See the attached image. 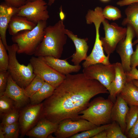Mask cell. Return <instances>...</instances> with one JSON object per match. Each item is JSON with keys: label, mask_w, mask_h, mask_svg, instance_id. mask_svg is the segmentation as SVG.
<instances>
[{"label": "cell", "mask_w": 138, "mask_h": 138, "mask_svg": "<svg viewBox=\"0 0 138 138\" xmlns=\"http://www.w3.org/2000/svg\"><path fill=\"white\" fill-rule=\"evenodd\" d=\"M115 76L113 81L110 84L108 91L109 97L112 99L116 100L126 83L125 72L121 63H114Z\"/></svg>", "instance_id": "cell-19"}, {"label": "cell", "mask_w": 138, "mask_h": 138, "mask_svg": "<svg viewBox=\"0 0 138 138\" xmlns=\"http://www.w3.org/2000/svg\"><path fill=\"white\" fill-rule=\"evenodd\" d=\"M4 94L14 101L16 108L20 110L29 105L30 98L26 94L25 89L19 86L9 74L7 87Z\"/></svg>", "instance_id": "cell-14"}, {"label": "cell", "mask_w": 138, "mask_h": 138, "mask_svg": "<svg viewBox=\"0 0 138 138\" xmlns=\"http://www.w3.org/2000/svg\"><path fill=\"white\" fill-rule=\"evenodd\" d=\"M56 0H48V5L51 6L54 2Z\"/></svg>", "instance_id": "cell-43"}, {"label": "cell", "mask_w": 138, "mask_h": 138, "mask_svg": "<svg viewBox=\"0 0 138 138\" xmlns=\"http://www.w3.org/2000/svg\"><path fill=\"white\" fill-rule=\"evenodd\" d=\"M4 45L0 39V72L8 70L9 58Z\"/></svg>", "instance_id": "cell-33"}, {"label": "cell", "mask_w": 138, "mask_h": 138, "mask_svg": "<svg viewBox=\"0 0 138 138\" xmlns=\"http://www.w3.org/2000/svg\"><path fill=\"white\" fill-rule=\"evenodd\" d=\"M63 21L59 20L53 25L47 26L43 39L34 55L36 57L52 56L60 58L66 42L67 35Z\"/></svg>", "instance_id": "cell-2"}, {"label": "cell", "mask_w": 138, "mask_h": 138, "mask_svg": "<svg viewBox=\"0 0 138 138\" xmlns=\"http://www.w3.org/2000/svg\"><path fill=\"white\" fill-rule=\"evenodd\" d=\"M126 76V82L133 80H138V70L136 67L131 68L129 71L125 72Z\"/></svg>", "instance_id": "cell-35"}, {"label": "cell", "mask_w": 138, "mask_h": 138, "mask_svg": "<svg viewBox=\"0 0 138 138\" xmlns=\"http://www.w3.org/2000/svg\"><path fill=\"white\" fill-rule=\"evenodd\" d=\"M130 138H138V117L136 122L127 134Z\"/></svg>", "instance_id": "cell-38"}, {"label": "cell", "mask_w": 138, "mask_h": 138, "mask_svg": "<svg viewBox=\"0 0 138 138\" xmlns=\"http://www.w3.org/2000/svg\"><path fill=\"white\" fill-rule=\"evenodd\" d=\"M60 12L59 13V17L60 20L62 21L65 19V15L62 11V6L60 8Z\"/></svg>", "instance_id": "cell-41"}, {"label": "cell", "mask_w": 138, "mask_h": 138, "mask_svg": "<svg viewBox=\"0 0 138 138\" xmlns=\"http://www.w3.org/2000/svg\"><path fill=\"white\" fill-rule=\"evenodd\" d=\"M42 107V102L37 105H28L20 109L18 122L21 137L25 135L39 121Z\"/></svg>", "instance_id": "cell-11"}, {"label": "cell", "mask_w": 138, "mask_h": 138, "mask_svg": "<svg viewBox=\"0 0 138 138\" xmlns=\"http://www.w3.org/2000/svg\"><path fill=\"white\" fill-rule=\"evenodd\" d=\"M110 123L102 125L91 129L77 133L71 137L70 138H92L100 132L106 130Z\"/></svg>", "instance_id": "cell-29"}, {"label": "cell", "mask_w": 138, "mask_h": 138, "mask_svg": "<svg viewBox=\"0 0 138 138\" xmlns=\"http://www.w3.org/2000/svg\"><path fill=\"white\" fill-rule=\"evenodd\" d=\"M136 3H138V0H120L117 2L116 4L122 7Z\"/></svg>", "instance_id": "cell-39"}, {"label": "cell", "mask_w": 138, "mask_h": 138, "mask_svg": "<svg viewBox=\"0 0 138 138\" xmlns=\"http://www.w3.org/2000/svg\"><path fill=\"white\" fill-rule=\"evenodd\" d=\"M1 126L4 131L5 138H17L20 130L18 122L3 126Z\"/></svg>", "instance_id": "cell-31"}, {"label": "cell", "mask_w": 138, "mask_h": 138, "mask_svg": "<svg viewBox=\"0 0 138 138\" xmlns=\"http://www.w3.org/2000/svg\"><path fill=\"white\" fill-rule=\"evenodd\" d=\"M19 110L15 108L12 111L3 115L0 125L3 126L12 124L18 121Z\"/></svg>", "instance_id": "cell-32"}, {"label": "cell", "mask_w": 138, "mask_h": 138, "mask_svg": "<svg viewBox=\"0 0 138 138\" xmlns=\"http://www.w3.org/2000/svg\"><path fill=\"white\" fill-rule=\"evenodd\" d=\"M0 138H5L4 133L2 126H0Z\"/></svg>", "instance_id": "cell-42"}, {"label": "cell", "mask_w": 138, "mask_h": 138, "mask_svg": "<svg viewBox=\"0 0 138 138\" xmlns=\"http://www.w3.org/2000/svg\"><path fill=\"white\" fill-rule=\"evenodd\" d=\"M30 63L36 75L41 77L45 82L57 88L64 80L65 75L58 72L46 62L43 57H32Z\"/></svg>", "instance_id": "cell-7"}, {"label": "cell", "mask_w": 138, "mask_h": 138, "mask_svg": "<svg viewBox=\"0 0 138 138\" xmlns=\"http://www.w3.org/2000/svg\"><path fill=\"white\" fill-rule=\"evenodd\" d=\"M18 49V46L16 43L8 46L7 51L9 63L7 71L14 81L20 87L25 89L36 75L30 63L26 66L18 62L16 56Z\"/></svg>", "instance_id": "cell-5"}, {"label": "cell", "mask_w": 138, "mask_h": 138, "mask_svg": "<svg viewBox=\"0 0 138 138\" xmlns=\"http://www.w3.org/2000/svg\"><path fill=\"white\" fill-rule=\"evenodd\" d=\"M65 33L72 41L75 47V52L71 56V61L74 65H79L80 62L85 60L87 57V53L89 48L87 42V39L79 38L72 31L66 29Z\"/></svg>", "instance_id": "cell-15"}, {"label": "cell", "mask_w": 138, "mask_h": 138, "mask_svg": "<svg viewBox=\"0 0 138 138\" xmlns=\"http://www.w3.org/2000/svg\"><path fill=\"white\" fill-rule=\"evenodd\" d=\"M16 108L14 101L7 96H0V112L3 115Z\"/></svg>", "instance_id": "cell-27"}, {"label": "cell", "mask_w": 138, "mask_h": 138, "mask_svg": "<svg viewBox=\"0 0 138 138\" xmlns=\"http://www.w3.org/2000/svg\"><path fill=\"white\" fill-rule=\"evenodd\" d=\"M129 106L125 118L126 128L125 133L126 135L134 125L138 117V106L135 105Z\"/></svg>", "instance_id": "cell-26"}, {"label": "cell", "mask_w": 138, "mask_h": 138, "mask_svg": "<svg viewBox=\"0 0 138 138\" xmlns=\"http://www.w3.org/2000/svg\"><path fill=\"white\" fill-rule=\"evenodd\" d=\"M138 43V38L137 39L135 40L133 43V45L134 46V45L136 44L137 43Z\"/></svg>", "instance_id": "cell-45"}, {"label": "cell", "mask_w": 138, "mask_h": 138, "mask_svg": "<svg viewBox=\"0 0 138 138\" xmlns=\"http://www.w3.org/2000/svg\"><path fill=\"white\" fill-rule=\"evenodd\" d=\"M88 121L83 119H64L59 123L58 128L54 133L56 138H70L80 132L97 127Z\"/></svg>", "instance_id": "cell-10"}, {"label": "cell", "mask_w": 138, "mask_h": 138, "mask_svg": "<svg viewBox=\"0 0 138 138\" xmlns=\"http://www.w3.org/2000/svg\"><path fill=\"white\" fill-rule=\"evenodd\" d=\"M101 2L104 3H108L111 0H99Z\"/></svg>", "instance_id": "cell-46"}, {"label": "cell", "mask_w": 138, "mask_h": 138, "mask_svg": "<svg viewBox=\"0 0 138 138\" xmlns=\"http://www.w3.org/2000/svg\"><path fill=\"white\" fill-rule=\"evenodd\" d=\"M47 25V21H41L32 30L21 31L12 36V41L18 46L17 53L34 55L43 39Z\"/></svg>", "instance_id": "cell-3"}, {"label": "cell", "mask_w": 138, "mask_h": 138, "mask_svg": "<svg viewBox=\"0 0 138 138\" xmlns=\"http://www.w3.org/2000/svg\"><path fill=\"white\" fill-rule=\"evenodd\" d=\"M136 44L135 50L134 51L130 58L131 68L136 67L138 65V43Z\"/></svg>", "instance_id": "cell-37"}, {"label": "cell", "mask_w": 138, "mask_h": 138, "mask_svg": "<svg viewBox=\"0 0 138 138\" xmlns=\"http://www.w3.org/2000/svg\"><path fill=\"white\" fill-rule=\"evenodd\" d=\"M59 123L45 118L40 119L36 125L28 131L26 135L37 138H47L57 130Z\"/></svg>", "instance_id": "cell-18"}, {"label": "cell", "mask_w": 138, "mask_h": 138, "mask_svg": "<svg viewBox=\"0 0 138 138\" xmlns=\"http://www.w3.org/2000/svg\"><path fill=\"white\" fill-rule=\"evenodd\" d=\"M133 83L138 87V80H133L132 81Z\"/></svg>", "instance_id": "cell-44"}, {"label": "cell", "mask_w": 138, "mask_h": 138, "mask_svg": "<svg viewBox=\"0 0 138 138\" xmlns=\"http://www.w3.org/2000/svg\"><path fill=\"white\" fill-rule=\"evenodd\" d=\"M55 88L45 82L40 89L30 98V104L32 105L40 104L51 96Z\"/></svg>", "instance_id": "cell-24"}, {"label": "cell", "mask_w": 138, "mask_h": 138, "mask_svg": "<svg viewBox=\"0 0 138 138\" xmlns=\"http://www.w3.org/2000/svg\"><path fill=\"white\" fill-rule=\"evenodd\" d=\"M105 31L104 37L100 38L104 51L110 56L116 50L119 42L126 37L127 29L119 26L116 23L110 24L105 19L102 22Z\"/></svg>", "instance_id": "cell-6"}, {"label": "cell", "mask_w": 138, "mask_h": 138, "mask_svg": "<svg viewBox=\"0 0 138 138\" xmlns=\"http://www.w3.org/2000/svg\"><path fill=\"white\" fill-rule=\"evenodd\" d=\"M92 138H107V133L106 130L100 132Z\"/></svg>", "instance_id": "cell-40"}, {"label": "cell", "mask_w": 138, "mask_h": 138, "mask_svg": "<svg viewBox=\"0 0 138 138\" xmlns=\"http://www.w3.org/2000/svg\"><path fill=\"white\" fill-rule=\"evenodd\" d=\"M108 93L99 81L87 78L83 73L67 75L52 95L42 102L40 119L58 123L66 119H78L80 112L88 107L92 98Z\"/></svg>", "instance_id": "cell-1"}, {"label": "cell", "mask_w": 138, "mask_h": 138, "mask_svg": "<svg viewBox=\"0 0 138 138\" xmlns=\"http://www.w3.org/2000/svg\"><path fill=\"white\" fill-rule=\"evenodd\" d=\"M9 74L8 71L0 72V96L4 94L6 89Z\"/></svg>", "instance_id": "cell-34"}, {"label": "cell", "mask_w": 138, "mask_h": 138, "mask_svg": "<svg viewBox=\"0 0 138 138\" xmlns=\"http://www.w3.org/2000/svg\"><path fill=\"white\" fill-rule=\"evenodd\" d=\"M124 12L126 17L122 20L121 24L125 26L130 25L134 29L137 38H138V3L128 5Z\"/></svg>", "instance_id": "cell-22"}, {"label": "cell", "mask_w": 138, "mask_h": 138, "mask_svg": "<svg viewBox=\"0 0 138 138\" xmlns=\"http://www.w3.org/2000/svg\"><path fill=\"white\" fill-rule=\"evenodd\" d=\"M8 5L13 7L19 8L25 4L26 0H3Z\"/></svg>", "instance_id": "cell-36"}, {"label": "cell", "mask_w": 138, "mask_h": 138, "mask_svg": "<svg viewBox=\"0 0 138 138\" xmlns=\"http://www.w3.org/2000/svg\"><path fill=\"white\" fill-rule=\"evenodd\" d=\"M106 130L107 133V138H128L123 132L119 125L116 121H112Z\"/></svg>", "instance_id": "cell-30"}, {"label": "cell", "mask_w": 138, "mask_h": 138, "mask_svg": "<svg viewBox=\"0 0 138 138\" xmlns=\"http://www.w3.org/2000/svg\"><path fill=\"white\" fill-rule=\"evenodd\" d=\"M36 25L25 17L15 15L12 17L9 24L8 32L13 36L21 31L31 30Z\"/></svg>", "instance_id": "cell-21"}, {"label": "cell", "mask_w": 138, "mask_h": 138, "mask_svg": "<svg viewBox=\"0 0 138 138\" xmlns=\"http://www.w3.org/2000/svg\"><path fill=\"white\" fill-rule=\"evenodd\" d=\"M27 2H32L33 1H36L37 0H26Z\"/></svg>", "instance_id": "cell-47"}, {"label": "cell", "mask_w": 138, "mask_h": 138, "mask_svg": "<svg viewBox=\"0 0 138 138\" xmlns=\"http://www.w3.org/2000/svg\"><path fill=\"white\" fill-rule=\"evenodd\" d=\"M48 4L44 0L27 2L19 8L16 15L25 17L36 24L41 21H46L49 17Z\"/></svg>", "instance_id": "cell-8"}, {"label": "cell", "mask_w": 138, "mask_h": 138, "mask_svg": "<svg viewBox=\"0 0 138 138\" xmlns=\"http://www.w3.org/2000/svg\"><path fill=\"white\" fill-rule=\"evenodd\" d=\"M19 10L9 6L5 2L0 5V39L7 50L8 45L6 39V32L9 22L12 17L16 15Z\"/></svg>", "instance_id": "cell-17"}, {"label": "cell", "mask_w": 138, "mask_h": 138, "mask_svg": "<svg viewBox=\"0 0 138 138\" xmlns=\"http://www.w3.org/2000/svg\"><path fill=\"white\" fill-rule=\"evenodd\" d=\"M120 94L129 106H138V87L132 81L126 82Z\"/></svg>", "instance_id": "cell-23"}, {"label": "cell", "mask_w": 138, "mask_h": 138, "mask_svg": "<svg viewBox=\"0 0 138 138\" xmlns=\"http://www.w3.org/2000/svg\"><path fill=\"white\" fill-rule=\"evenodd\" d=\"M103 14L105 19L114 21L122 17L121 11L117 7L111 5L106 6L103 10Z\"/></svg>", "instance_id": "cell-28"}, {"label": "cell", "mask_w": 138, "mask_h": 138, "mask_svg": "<svg viewBox=\"0 0 138 138\" xmlns=\"http://www.w3.org/2000/svg\"><path fill=\"white\" fill-rule=\"evenodd\" d=\"M43 57L49 65L58 72L65 75L73 72H78L81 68L79 65L70 64L66 59L61 60L50 56Z\"/></svg>", "instance_id": "cell-20"}, {"label": "cell", "mask_w": 138, "mask_h": 138, "mask_svg": "<svg viewBox=\"0 0 138 138\" xmlns=\"http://www.w3.org/2000/svg\"><path fill=\"white\" fill-rule=\"evenodd\" d=\"M45 82L44 80L38 75L36 76L30 83L25 89V92L29 98L38 91Z\"/></svg>", "instance_id": "cell-25"}, {"label": "cell", "mask_w": 138, "mask_h": 138, "mask_svg": "<svg viewBox=\"0 0 138 138\" xmlns=\"http://www.w3.org/2000/svg\"><path fill=\"white\" fill-rule=\"evenodd\" d=\"M96 29V38L91 53L87 56L85 61L82 64L83 68L92 65L97 64L106 65L111 64L109 61V56L105 55L100 37L99 25H95Z\"/></svg>", "instance_id": "cell-13"}, {"label": "cell", "mask_w": 138, "mask_h": 138, "mask_svg": "<svg viewBox=\"0 0 138 138\" xmlns=\"http://www.w3.org/2000/svg\"><path fill=\"white\" fill-rule=\"evenodd\" d=\"M137 67H138V65L137 66Z\"/></svg>", "instance_id": "cell-48"}, {"label": "cell", "mask_w": 138, "mask_h": 138, "mask_svg": "<svg viewBox=\"0 0 138 138\" xmlns=\"http://www.w3.org/2000/svg\"><path fill=\"white\" fill-rule=\"evenodd\" d=\"M129 107L120 94L117 97L112 109L111 119L112 121L117 122L124 134L126 128L125 118Z\"/></svg>", "instance_id": "cell-16"}, {"label": "cell", "mask_w": 138, "mask_h": 138, "mask_svg": "<svg viewBox=\"0 0 138 138\" xmlns=\"http://www.w3.org/2000/svg\"><path fill=\"white\" fill-rule=\"evenodd\" d=\"M113 105L110 99L97 97L80 112L81 115H79L78 119L86 120L97 126L109 124L111 121V113Z\"/></svg>", "instance_id": "cell-4"}, {"label": "cell", "mask_w": 138, "mask_h": 138, "mask_svg": "<svg viewBox=\"0 0 138 138\" xmlns=\"http://www.w3.org/2000/svg\"><path fill=\"white\" fill-rule=\"evenodd\" d=\"M83 73L88 78L96 79L108 90L115 76L114 63L110 65L97 64L84 68Z\"/></svg>", "instance_id": "cell-9"}, {"label": "cell", "mask_w": 138, "mask_h": 138, "mask_svg": "<svg viewBox=\"0 0 138 138\" xmlns=\"http://www.w3.org/2000/svg\"><path fill=\"white\" fill-rule=\"evenodd\" d=\"M126 26V37L119 42L116 49L120 57L121 63L125 72L129 71L131 69L130 58L134 52L132 41L136 36L135 32L132 27L129 24Z\"/></svg>", "instance_id": "cell-12"}]
</instances>
